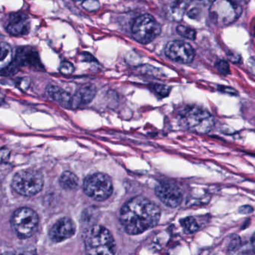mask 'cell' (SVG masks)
<instances>
[{
	"label": "cell",
	"instance_id": "21",
	"mask_svg": "<svg viewBox=\"0 0 255 255\" xmlns=\"http://www.w3.org/2000/svg\"><path fill=\"white\" fill-rule=\"evenodd\" d=\"M59 71L64 75H70L74 71V66L68 61H64L59 66Z\"/></svg>",
	"mask_w": 255,
	"mask_h": 255
},
{
	"label": "cell",
	"instance_id": "19",
	"mask_svg": "<svg viewBox=\"0 0 255 255\" xmlns=\"http://www.w3.org/2000/svg\"><path fill=\"white\" fill-rule=\"evenodd\" d=\"M180 223L184 233L187 235H193L199 230V224L193 217H190L182 219Z\"/></svg>",
	"mask_w": 255,
	"mask_h": 255
},
{
	"label": "cell",
	"instance_id": "34",
	"mask_svg": "<svg viewBox=\"0 0 255 255\" xmlns=\"http://www.w3.org/2000/svg\"><path fill=\"white\" fill-rule=\"evenodd\" d=\"M3 100V95L2 94H1V91H0V103H1V101H2Z\"/></svg>",
	"mask_w": 255,
	"mask_h": 255
},
{
	"label": "cell",
	"instance_id": "35",
	"mask_svg": "<svg viewBox=\"0 0 255 255\" xmlns=\"http://www.w3.org/2000/svg\"></svg>",
	"mask_w": 255,
	"mask_h": 255
},
{
	"label": "cell",
	"instance_id": "30",
	"mask_svg": "<svg viewBox=\"0 0 255 255\" xmlns=\"http://www.w3.org/2000/svg\"><path fill=\"white\" fill-rule=\"evenodd\" d=\"M199 10L196 8H193L192 10H190L188 13V16L190 17H191L192 19H196V17L199 16Z\"/></svg>",
	"mask_w": 255,
	"mask_h": 255
},
{
	"label": "cell",
	"instance_id": "3",
	"mask_svg": "<svg viewBox=\"0 0 255 255\" xmlns=\"http://www.w3.org/2000/svg\"><path fill=\"white\" fill-rule=\"evenodd\" d=\"M181 126L194 133L205 134L214 127V117L206 109L198 106H187L180 114Z\"/></svg>",
	"mask_w": 255,
	"mask_h": 255
},
{
	"label": "cell",
	"instance_id": "2",
	"mask_svg": "<svg viewBox=\"0 0 255 255\" xmlns=\"http://www.w3.org/2000/svg\"><path fill=\"white\" fill-rule=\"evenodd\" d=\"M86 255H115L116 244L112 234L104 226L94 225L84 235Z\"/></svg>",
	"mask_w": 255,
	"mask_h": 255
},
{
	"label": "cell",
	"instance_id": "28",
	"mask_svg": "<svg viewBox=\"0 0 255 255\" xmlns=\"http://www.w3.org/2000/svg\"><path fill=\"white\" fill-rule=\"evenodd\" d=\"M248 69L255 76V58H251L248 61Z\"/></svg>",
	"mask_w": 255,
	"mask_h": 255
},
{
	"label": "cell",
	"instance_id": "20",
	"mask_svg": "<svg viewBox=\"0 0 255 255\" xmlns=\"http://www.w3.org/2000/svg\"><path fill=\"white\" fill-rule=\"evenodd\" d=\"M176 31L179 35L182 36L184 38L189 39V40H191L196 39V31L193 28H190V27L179 25L177 26Z\"/></svg>",
	"mask_w": 255,
	"mask_h": 255
},
{
	"label": "cell",
	"instance_id": "16",
	"mask_svg": "<svg viewBox=\"0 0 255 255\" xmlns=\"http://www.w3.org/2000/svg\"><path fill=\"white\" fill-rule=\"evenodd\" d=\"M188 3L187 1H174L168 7L167 14L169 19L179 21L182 19Z\"/></svg>",
	"mask_w": 255,
	"mask_h": 255
},
{
	"label": "cell",
	"instance_id": "1",
	"mask_svg": "<svg viewBox=\"0 0 255 255\" xmlns=\"http://www.w3.org/2000/svg\"><path fill=\"white\" fill-rule=\"evenodd\" d=\"M160 218L159 207L142 196L130 199L121 209V223L130 235H139L154 228Z\"/></svg>",
	"mask_w": 255,
	"mask_h": 255
},
{
	"label": "cell",
	"instance_id": "13",
	"mask_svg": "<svg viewBox=\"0 0 255 255\" xmlns=\"http://www.w3.org/2000/svg\"><path fill=\"white\" fill-rule=\"evenodd\" d=\"M30 25V18L26 13L16 12L10 15L6 31L13 36L26 35L29 32Z\"/></svg>",
	"mask_w": 255,
	"mask_h": 255
},
{
	"label": "cell",
	"instance_id": "17",
	"mask_svg": "<svg viewBox=\"0 0 255 255\" xmlns=\"http://www.w3.org/2000/svg\"><path fill=\"white\" fill-rule=\"evenodd\" d=\"M13 52L11 46L6 43H0V72L7 68L13 61Z\"/></svg>",
	"mask_w": 255,
	"mask_h": 255
},
{
	"label": "cell",
	"instance_id": "27",
	"mask_svg": "<svg viewBox=\"0 0 255 255\" xmlns=\"http://www.w3.org/2000/svg\"><path fill=\"white\" fill-rule=\"evenodd\" d=\"M254 209L253 207L250 206V205H245V206H242L239 209V212L242 214H250L253 212Z\"/></svg>",
	"mask_w": 255,
	"mask_h": 255
},
{
	"label": "cell",
	"instance_id": "14",
	"mask_svg": "<svg viewBox=\"0 0 255 255\" xmlns=\"http://www.w3.org/2000/svg\"><path fill=\"white\" fill-rule=\"evenodd\" d=\"M97 87L91 83H85L78 88L73 95V109L89 104L97 94Z\"/></svg>",
	"mask_w": 255,
	"mask_h": 255
},
{
	"label": "cell",
	"instance_id": "24",
	"mask_svg": "<svg viewBox=\"0 0 255 255\" xmlns=\"http://www.w3.org/2000/svg\"><path fill=\"white\" fill-rule=\"evenodd\" d=\"M84 8L87 9V10H91V11H94V10H97L100 7V4L97 1H85L82 4Z\"/></svg>",
	"mask_w": 255,
	"mask_h": 255
},
{
	"label": "cell",
	"instance_id": "9",
	"mask_svg": "<svg viewBox=\"0 0 255 255\" xmlns=\"http://www.w3.org/2000/svg\"><path fill=\"white\" fill-rule=\"evenodd\" d=\"M165 54L168 58L180 64H190L194 59L195 50L190 43L183 40L169 42L165 47Z\"/></svg>",
	"mask_w": 255,
	"mask_h": 255
},
{
	"label": "cell",
	"instance_id": "33",
	"mask_svg": "<svg viewBox=\"0 0 255 255\" xmlns=\"http://www.w3.org/2000/svg\"><path fill=\"white\" fill-rule=\"evenodd\" d=\"M1 255H15V254H13V253H3V254Z\"/></svg>",
	"mask_w": 255,
	"mask_h": 255
},
{
	"label": "cell",
	"instance_id": "25",
	"mask_svg": "<svg viewBox=\"0 0 255 255\" xmlns=\"http://www.w3.org/2000/svg\"><path fill=\"white\" fill-rule=\"evenodd\" d=\"M15 255H37V251L34 248L27 247V248L21 249Z\"/></svg>",
	"mask_w": 255,
	"mask_h": 255
},
{
	"label": "cell",
	"instance_id": "29",
	"mask_svg": "<svg viewBox=\"0 0 255 255\" xmlns=\"http://www.w3.org/2000/svg\"><path fill=\"white\" fill-rule=\"evenodd\" d=\"M9 154H10V152L7 148H1L0 149V160H6L8 158Z\"/></svg>",
	"mask_w": 255,
	"mask_h": 255
},
{
	"label": "cell",
	"instance_id": "23",
	"mask_svg": "<svg viewBox=\"0 0 255 255\" xmlns=\"http://www.w3.org/2000/svg\"><path fill=\"white\" fill-rule=\"evenodd\" d=\"M154 89L157 94L162 97H166L170 92L169 87H168L167 85H161V84H157V85H154Z\"/></svg>",
	"mask_w": 255,
	"mask_h": 255
},
{
	"label": "cell",
	"instance_id": "15",
	"mask_svg": "<svg viewBox=\"0 0 255 255\" xmlns=\"http://www.w3.org/2000/svg\"><path fill=\"white\" fill-rule=\"evenodd\" d=\"M48 95L65 109H73V95L57 85H49L46 88Z\"/></svg>",
	"mask_w": 255,
	"mask_h": 255
},
{
	"label": "cell",
	"instance_id": "11",
	"mask_svg": "<svg viewBox=\"0 0 255 255\" xmlns=\"http://www.w3.org/2000/svg\"><path fill=\"white\" fill-rule=\"evenodd\" d=\"M157 197L162 203L170 208L179 206L182 202L183 196L178 186L169 183H163L155 188Z\"/></svg>",
	"mask_w": 255,
	"mask_h": 255
},
{
	"label": "cell",
	"instance_id": "18",
	"mask_svg": "<svg viewBox=\"0 0 255 255\" xmlns=\"http://www.w3.org/2000/svg\"><path fill=\"white\" fill-rule=\"evenodd\" d=\"M59 184L65 190H73L79 185V178L73 172L67 171L60 177Z\"/></svg>",
	"mask_w": 255,
	"mask_h": 255
},
{
	"label": "cell",
	"instance_id": "31",
	"mask_svg": "<svg viewBox=\"0 0 255 255\" xmlns=\"http://www.w3.org/2000/svg\"><path fill=\"white\" fill-rule=\"evenodd\" d=\"M222 88H224V89H220L222 91H224V92L230 93L231 94H237L238 92L235 91V89L232 88H228V87H222Z\"/></svg>",
	"mask_w": 255,
	"mask_h": 255
},
{
	"label": "cell",
	"instance_id": "12",
	"mask_svg": "<svg viewBox=\"0 0 255 255\" xmlns=\"http://www.w3.org/2000/svg\"><path fill=\"white\" fill-rule=\"evenodd\" d=\"M76 227L70 218H62L56 222L49 231V238L55 243H61L72 238L76 233Z\"/></svg>",
	"mask_w": 255,
	"mask_h": 255
},
{
	"label": "cell",
	"instance_id": "22",
	"mask_svg": "<svg viewBox=\"0 0 255 255\" xmlns=\"http://www.w3.org/2000/svg\"><path fill=\"white\" fill-rule=\"evenodd\" d=\"M216 68L219 72L223 75H228L230 73V67L229 63L224 60H220L216 63Z\"/></svg>",
	"mask_w": 255,
	"mask_h": 255
},
{
	"label": "cell",
	"instance_id": "5",
	"mask_svg": "<svg viewBox=\"0 0 255 255\" xmlns=\"http://www.w3.org/2000/svg\"><path fill=\"white\" fill-rule=\"evenodd\" d=\"M38 224V216L31 208H22L16 210L11 218L12 229L22 239L31 238L37 231Z\"/></svg>",
	"mask_w": 255,
	"mask_h": 255
},
{
	"label": "cell",
	"instance_id": "8",
	"mask_svg": "<svg viewBox=\"0 0 255 255\" xmlns=\"http://www.w3.org/2000/svg\"><path fill=\"white\" fill-rule=\"evenodd\" d=\"M241 13L242 8L232 1H216L211 7L213 19L218 25L223 26L233 23L239 18Z\"/></svg>",
	"mask_w": 255,
	"mask_h": 255
},
{
	"label": "cell",
	"instance_id": "7",
	"mask_svg": "<svg viewBox=\"0 0 255 255\" xmlns=\"http://www.w3.org/2000/svg\"><path fill=\"white\" fill-rule=\"evenodd\" d=\"M83 189L88 197L103 202L112 196L113 184L109 175L103 173H94L85 178Z\"/></svg>",
	"mask_w": 255,
	"mask_h": 255
},
{
	"label": "cell",
	"instance_id": "10",
	"mask_svg": "<svg viewBox=\"0 0 255 255\" xmlns=\"http://www.w3.org/2000/svg\"><path fill=\"white\" fill-rule=\"evenodd\" d=\"M10 65L15 71L18 67H30L36 70L43 69L38 52L34 48L28 46H20L16 49L14 59Z\"/></svg>",
	"mask_w": 255,
	"mask_h": 255
},
{
	"label": "cell",
	"instance_id": "6",
	"mask_svg": "<svg viewBox=\"0 0 255 255\" xmlns=\"http://www.w3.org/2000/svg\"><path fill=\"white\" fill-rule=\"evenodd\" d=\"M161 32V26L154 16L148 13L137 16L131 27L133 39L142 44L151 43Z\"/></svg>",
	"mask_w": 255,
	"mask_h": 255
},
{
	"label": "cell",
	"instance_id": "26",
	"mask_svg": "<svg viewBox=\"0 0 255 255\" xmlns=\"http://www.w3.org/2000/svg\"><path fill=\"white\" fill-rule=\"evenodd\" d=\"M81 59H82V61H88V62L97 61V59L88 52H83V53L81 54Z\"/></svg>",
	"mask_w": 255,
	"mask_h": 255
},
{
	"label": "cell",
	"instance_id": "4",
	"mask_svg": "<svg viewBox=\"0 0 255 255\" xmlns=\"http://www.w3.org/2000/svg\"><path fill=\"white\" fill-rule=\"evenodd\" d=\"M43 183V177L40 172L32 169H26L15 174L11 184L16 193L30 197L41 191Z\"/></svg>",
	"mask_w": 255,
	"mask_h": 255
},
{
	"label": "cell",
	"instance_id": "32",
	"mask_svg": "<svg viewBox=\"0 0 255 255\" xmlns=\"http://www.w3.org/2000/svg\"><path fill=\"white\" fill-rule=\"evenodd\" d=\"M252 242H253V244L255 246V234L253 235V238H252Z\"/></svg>",
	"mask_w": 255,
	"mask_h": 255
}]
</instances>
